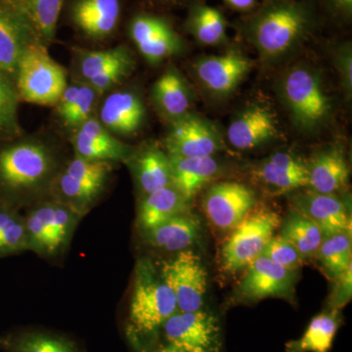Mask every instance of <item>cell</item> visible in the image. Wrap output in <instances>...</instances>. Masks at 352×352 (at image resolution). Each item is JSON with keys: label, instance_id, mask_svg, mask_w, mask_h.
<instances>
[{"label": "cell", "instance_id": "obj_26", "mask_svg": "<svg viewBox=\"0 0 352 352\" xmlns=\"http://www.w3.org/2000/svg\"><path fill=\"white\" fill-rule=\"evenodd\" d=\"M190 201L173 185L143 197L139 206L138 221L143 231L150 230L177 215L190 212Z\"/></svg>", "mask_w": 352, "mask_h": 352}, {"label": "cell", "instance_id": "obj_42", "mask_svg": "<svg viewBox=\"0 0 352 352\" xmlns=\"http://www.w3.org/2000/svg\"><path fill=\"white\" fill-rule=\"evenodd\" d=\"M336 64L342 78V87L347 94H351L352 89V51L351 43L340 45L336 55Z\"/></svg>", "mask_w": 352, "mask_h": 352}, {"label": "cell", "instance_id": "obj_36", "mask_svg": "<svg viewBox=\"0 0 352 352\" xmlns=\"http://www.w3.org/2000/svg\"><path fill=\"white\" fill-rule=\"evenodd\" d=\"M19 100L15 82L0 72V140L18 138L21 134Z\"/></svg>", "mask_w": 352, "mask_h": 352}, {"label": "cell", "instance_id": "obj_23", "mask_svg": "<svg viewBox=\"0 0 352 352\" xmlns=\"http://www.w3.org/2000/svg\"><path fill=\"white\" fill-rule=\"evenodd\" d=\"M126 164L143 197L173 185L170 157L157 145L148 144L134 150Z\"/></svg>", "mask_w": 352, "mask_h": 352}, {"label": "cell", "instance_id": "obj_34", "mask_svg": "<svg viewBox=\"0 0 352 352\" xmlns=\"http://www.w3.org/2000/svg\"><path fill=\"white\" fill-rule=\"evenodd\" d=\"M132 57V53L126 46L119 45L105 50H78V68L82 82H87L94 76L100 75L106 69L120 62Z\"/></svg>", "mask_w": 352, "mask_h": 352}, {"label": "cell", "instance_id": "obj_35", "mask_svg": "<svg viewBox=\"0 0 352 352\" xmlns=\"http://www.w3.org/2000/svg\"><path fill=\"white\" fill-rule=\"evenodd\" d=\"M24 251H30L25 217L12 208H0V256Z\"/></svg>", "mask_w": 352, "mask_h": 352}, {"label": "cell", "instance_id": "obj_11", "mask_svg": "<svg viewBox=\"0 0 352 352\" xmlns=\"http://www.w3.org/2000/svg\"><path fill=\"white\" fill-rule=\"evenodd\" d=\"M166 344L192 352L221 351V329L217 317L207 310L176 311L164 322Z\"/></svg>", "mask_w": 352, "mask_h": 352}, {"label": "cell", "instance_id": "obj_6", "mask_svg": "<svg viewBox=\"0 0 352 352\" xmlns=\"http://www.w3.org/2000/svg\"><path fill=\"white\" fill-rule=\"evenodd\" d=\"M15 85L20 99L36 105H56L66 89V69L51 58L38 41L25 51L18 65Z\"/></svg>", "mask_w": 352, "mask_h": 352}, {"label": "cell", "instance_id": "obj_1", "mask_svg": "<svg viewBox=\"0 0 352 352\" xmlns=\"http://www.w3.org/2000/svg\"><path fill=\"white\" fill-rule=\"evenodd\" d=\"M316 18L309 3L265 0L241 25L245 39L264 62L274 63L296 52L314 32Z\"/></svg>", "mask_w": 352, "mask_h": 352}, {"label": "cell", "instance_id": "obj_16", "mask_svg": "<svg viewBox=\"0 0 352 352\" xmlns=\"http://www.w3.org/2000/svg\"><path fill=\"white\" fill-rule=\"evenodd\" d=\"M71 142L76 156L88 161L126 163L135 150L120 141L92 117L73 129Z\"/></svg>", "mask_w": 352, "mask_h": 352}, {"label": "cell", "instance_id": "obj_21", "mask_svg": "<svg viewBox=\"0 0 352 352\" xmlns=\"http://www.w3.org/2000/svg\"><path fill=\"white\" fill-rule=\"evenodd\" d=\"M146 109L138 94L117 91L109 95L99 111V122L113 135H133L144 124Z\"/></svg>", "mask_w": 352, "mask_h": 352}, {"label": "cell", "instance_id": "obj_43", "mask_svg": "<svg viewBox=\"0 0 352 352\" xmlns=\"http://www.w3.org/2000/svg\"><path fill=\"white\" fill-rule=\"evenodd\" d=\"M80 82L73 83V85H67L66 89L64 90L59 101H58L57 113L59 115L60 119H63L65 116L68 113L69 109L73 106L76 96H78V91H80Z\"/></svg>", "mask_w": 352, "mask_h": 352}, {"label": "cell", "instance_id": "obj_39", "mask_svg": "<svg viewBox=\"0 0 352 352\" xmlns=\"http://www.w3.org/2000/svg\"><path fill=\"white\" fill-rule=\"evenodd\" d=\"M99 94L87 82H80V91L68 113L62 119L66 126L75 129L92 117Z\"/></svg>", "mask_w": 352, "mask_h": 352}, {"label": "cell", "instance_id": "obj_7", "mask_svg": "<svg viewBox=\"0 0 352 352\" xmlns=\"http://www.w3.org/2000/svg\"><path fill=\"white\" fill-rule=\"evenodd\" d=\"M82 215L56 200L36 204L25 217L30 251L51 258L64 251Z\"/></svg>", "mask_w": 352, "mask_h": 352}, {"label": "cell", "instance_id": "obj_32", "mask_svg": "<svg viewBox=\"0 0 352 352\" xmlns=\"http://www.w3.org/2000/svg\"><path fill=\"white\" fill-rule=\"evenodd\" d=\"M280 227V235L295 245L305 258L314 256L324 238L321 229L294 208H289Z\"/></svg>", "mask_w": 352, "mask_h": 352}, {"label": "cell", "instance_id": "obj_14", "mask_svg": "<svg viewBox=\"0 0 352 352\" xmlns=\"http://www.w3.org/2000/svg\"><path fill=\"white\" fill-rule=\"evenodd\" d=\"M298 277V270H288L261 256L248 266L237 288L238 298L251 302L266 298H292Z\"/></svg>", "mask_w": 352, "mask_h": 352}, {"label": "cell", "instance_id": "obj_22", "mask_svg": "<svg viewBox=\"0 0 352 352\" xmlns=\"http://www.w3.org/2000/svg\"><path fill=\"white\" fill-rule=\"evenodd\" d=\"M256 180L277 193H288L308 186L307 163L287 152L271 155L254 171Z\"/></svg>", "mask_w": 352, "mask_h": 352}, {"label": "cell", "instance_id": "obj_3", "mask_svg": "<svg viewBox=\"0 0 352 352\" xmlns=\"http://www.w3.org/2000/svg\"><path fill=\"white\" fill-rule=\"evenodd\" d=\"M177 311L175 296L151 261L136 264L129 305V320L134 332L153 336Z\"/></svg>", "mask_w": 352, "mask_h": 352}, {"label": "cell", "instance_id": "obj_44", "mask_svg": "<svg viewBox=\"0 0 352 352\" xmlns=\"http://www.w3.org/2000/svg\"><path fill=\"white\" fill-rule=\"evenodd\" d=\"M329 10L336 16L346 21L351 20L352 0H325Z\"/></svg>", "mask_w": 352, "mask_h": 352}, {"label": "cell", "instance_id": "obj_8", "mask_svg": "<svg viewBox=\"0 0 352 352\" xmlns=\"http://www.w3.org/2000/svg\"><path fill=\"white\" fill-rule=\"evenodd\" d=\"M281 221V217L273 210H252L231 230L232 233L222 247L224 268L230 272L247 268L263 254Z\"/></svg>", "mask_w": 352, "mask_h": 352}, {"label": "cell", "instance_id": "obj_27", "mask_svg": "<svg viewBox=\"0 0 352 352\" xmlns=\"http://www.w3.org/2000/svg\"><path fill=\"white\" fill-rule=\"evenodd\" d=\"M148 244L168 252H182L198 240L201 222L196 215H177L161 226L143 231Z\"/></svg>", "mask_w": 352, "mask_h": 352}, {"label": "cell", "instance_id": "obj_40", "mask_svg": "<svg viewBox=\"0 0 352 352\" xmlns=\"http://www.w3.org/2000/svg\"><path fill=\"white\" fill-rule=\"evenodd\" d=\"M133 69L134 59L132 56L106 69L100 75L94 76L91 80H88L87 83L99 94H104L124 82L127 76L131 75Z\"/></svg>", "mask_w": 352, "mask_h": 352}, {"label": "cell", "instance_id": "obj_33", "mask_svg": "<svg viewBox=\"0 0 352 352\" xmlns=\"http://www.w3.org/2000/svg\"><path fill=\"white\" fill-rule=\"evenodd\" d=\"M351 233L340 232L324 237L314 256L325 274L336 281L351 265Z\"/></svg>", "mask_w": 352, "mask_h": 352}, {"label": "cell", "instance_id": "obj_31", "mask_svg": "<svg viewBox=\"0 0 352 352\" xmlns=\"http://www.w3.org/2000/svg\"><path fill=\"white\" fill-rule=\"evenodd\" d=\"M0 347L7 352H80L68 338L43 331H24L0 338Z\"/></svg>", "mask_w": 352, "mask_h": 352}, {"label": "cell", "instance_id": "obj_46", "mask_svg": "<svg viewBox=\"0 0 352 352\" xmlns=\"http://www.w3.org/2000/svg\"><path fill=\"white\" fill-rule=\"evenodd\" d=\"M153 352H192L186 351V349H180V347L173 346L170 344H162V346H157Z\"/></svg>", "mask_w": 352, "mask_h": 352}, {"label": "cell", "instance_id": "obj_45", "mask_svg": "<svg viewBox=\"0 0 352 352\" xmlns=\"http://www.w3.org/2000/svg\"><path fill=\"white\" fill-rule=\"evenodd\" d=\"M224 2L239 12H252L258 8V0H224Z\"/></svg>", "mask_w": 352, "mask_h": 352}, {"label": "cell", "instance_id": "obj_19", "mask_svg": "<svg viewBox=\"0 0 352 352\" xmlns=\"http://www.w3.org/2000/svg\"><path fill=\"white\" fill-rule=\"evenodd\" d=\"M279 134L274 113L254 104L241 111L227 129L229 143L239 150H250L270 142Z\"/></svg>", "mask_w": 352, "mask_h": 352}, {"label": "cell", "instance_id": "obj_5", "mask_svg": "<svg viewBox=\"0 0 352 352\" xmlns=\"http://www.w3.org/2000/svg\"><path fill=\"white\" fill-rule=\"evenodd\" d=\"M279 95L293 122L302 131L316 129L330 116V100L320 76L309 67L296 66L287 71L279 82Z\"/></svg>", "mask_w": 352, "mask_h": 352}, {"label": "cell", "instance_id": "obj_15", "mask_svg": "<svg viewBox=\"0 0 352 352\" xmlns=\"http://www.w3.org/2000/svg\"><path fill=\"white\" fill-rule=\"evenodd\" d=\"M256 193L245 184L220 182L212 185L204 197L206 214L220 230H233L256 207Z\"/></svg>", "mask_w": 352, "mask_h": 352}, {"label": "cell", "instance_id": "obj_9", "mask_svg": "<svg viewBox=\"0 0 352 352\" xmlns=\"http://www.w3.org/2000/svg\"><path fill=\"white\" fill-rule=\"evenodd\" d=\"M38 41L43 39L24 0H0V72L15 82L21 58L32 44Z\"/></svg>", "mask_w": 352, "mask_h": 352}, {"label": "cell", "instance_id": "obj_20", "mask_svg": "<svg viewBox=\"0 0 352 352\" xmlns=\"http://www.w3.org/2000/svg\"><path fill=\"white\" fill-rule=\"evenodd\" d=\"M120 16V0H74L69 6L72 23L92 39H104L113 34Z\"/></svg>", "mask_w": 352, "mask_h": 352}, {"label": "cell", "instance_id": "obj_41", "mask_svg": "<svg viewBox=\"0 0 352 352\" xmlns=\"http://www.w3.org/2000/svg\"><path fill=\"white\" fill-rule=\"evenodd\" d=\"M352 274L351 265L347 268L346 272L335 281V288L330 296L329 303L331 309L340 310L346 307L351 302L352 293Z\"/></svg>", "mask_w": 352, "mask_h": 352}, {"label": "cell", "instance_id": "obj_13", "mask_svg": "<svg viewBox=\"0 0 352 352\" xmlns=\"http://www.w3.org/2000/svg\"><path fill=\"white\" fill-rule=\"evenodd\" d=\"M129 34L149 63L159 64L182 52V36L168 20L150 13H138L129 22Z\"/></svg>", "mask_w": 352, "mask_h": 352}, {"label": "cell", "instance_id": "obj_38", "mask_svg": "<svg viewBox=\"0 0 352 352\" xmlns=\"http://www.w3.org/2000/svg\"><path fill=\"white\" fill-rule=\"evenodd\" d=\"M261 256L291 270H298L305 259L296 250L295 245L282 237L280 234L271 238Z\"/></svg>", "mask_w": 352, "mask_h": 352}, {"label": "cell", "instance_id": "obj_2", "mask_svg": "<svg viewBox=\"0 0 352 352\" xmlns=\"http://www.w3.org/2000/svg\"><path fill=\"white\" fill-rule=\"evenodd\" d=\"M58 160L43 142L23 140L0 148V191L13 199H34L50 192Z\"/></svg>", "mask_w": 352, "mask_h": 352}, {"label": "cell", "instance_id": "obj_25", "mask_svg": "<svg viewBox=\"0 0 352 352\" xmlns=\"http://www.w3.org/2000/svg\"><path fill=\"white\" fill-rule=\"evenodd\" d=\"M152 98L159 112L173 122L190 113L192 92L182 74L170 67L152 87Z\"/></svg>", "mask_w": 352, "mask_h": 352}, {"label": "cell", "instance_id": "obj_18", "mask_svg": "<svg viewBox=\"0 0 352 352\" xmlns=\"http://www.w3.org/2000/svg\"><path fill=\"white\" fill-rule=\"evenodd\" d=\"M292 208L302 212L321 229L324 237L332 234L351 233V220L344 201L336 194L309 191L291 198Z\"/></svg>", "mask_w": 352, "mask_h": 352}, {"label": "cell", "instance_id": "obj_12", "mask_svg": "<svg viewBox=\"0 0 352 352\" xmlns=\"http://www.w3.org/2000/svg\"><path fill=\"white\" fill-rule=\"evenodd\" d=\"M164 144L168 156L178 157L214 156L223 147L217 127L192 113L171 122Z\"/></svg>", "mask_w": 352, "mask_h": 352}, {"label": "cell", "instance_id": "obj_4", "mask_svg": "<svg viewBox=\"0 0 352 352\" xmlns=\"http://www.w3.org/2000/svg\"><path fill=\"white\" fill-rule=\"evenodd\" d=\"M113 168L112 162L88 161L75 156L58 171L50 190L51 197L83 217L103 194Z\"/></svg>", "mask_w": 352, "mask_h": 352}, {"label": "cell", "instance_id": "obj_37", "mask_svg": "<svg viewBox=\"0 0 352 352\" xmlns=\"http://www.w3.org/2000/svg\"><path fill=\"white\" fill-rule=\"evenodd\" d=\"M64 2L65 0H24L30 17L46 45L55 38Z\"/></svg>", "mask_w": 352, "mask_h": 352}, {"label": "cell", "instance_id": "obj_30", "mask_svg": "<svg viewBox=\"0 0 352 352\" xmlns=\"http://www.w3.org/2000/svg\"><path fill=\"white\" fill-rule=\"evenodd\" d=\"M186 29L203 45H219L227 38V22L223 14L201 2L190 6Z\"/></svg>", "mask_w": 352, "mask_h": 352}, {"label": "cell", "instance_id": "obj_29", "mask_svg": "<svg viewBox=\"0 0 352 352\" xmlns=\"http://www.w3.org/2000/svg\"><path fill=\"white\" fill-rule=\"evenodd\" d=\"M340 310L330 309L315 316L298 340L286 344V352H329L339 330Z\"/></svg>", "mask_w": 352, "mask_h": 352}, {"label": "cell", "instance_id": "obj_28", "mask_svg": "<svg viewBox=\"0 0 352 352\" xmlns=\"http://www.w3.org/2000/svg\"><path fill=\"white\" fill-rule=\"evenodd\" d=\"M170 161L173 185L188 201L219 171V162L212 156L170 157Z\"/></svg>", "mask_w": 352, "mask_h": 352}, {"label": "cell", "instance_id": "obj_10", "mask_svg": "<svg viewBox=\"0 0 352 352\" xmlns=\"http://www.w3.org/2000/svg\"><path fill=\"white\" fill-rule=\"evenodd\" d=\"M160 273L175 296L178 311L203 309L208 273L199 254L190 250L179 252L164 263Z\"/></svg>", "mask_w": 352, "mask_h": 352}, {"label": "cell", "instance_id": "obj_24", "mask_svg": "<svg viewBox=\"0 0 352 352\" xmlns=\"http://www.w3.org/2000/svg\"><path fill=\"white\" fill-rule=\"evenodd\" d=\"M307 166L308 186L312 191L336 194L349 184V164L340 147H330L317 153Z\"/></svg>", "mask_w": 352, "mask_h": 352}, {"label": "cell", "instance_id": "obj_17", "mask_svg": "<svg viewBox=\"0 0 352 352\" xmlns=\"http://www.w3.org/2000/svg\"><path fill=\"white\" fill-rule=\"evenodd\" d=\"M252 69V62L230 51L221 56L200 58L194 65L199 82L215 96L232 94Z\"/></svg>", "mask_w": 352, "mask_h": 352}]
</instances>
